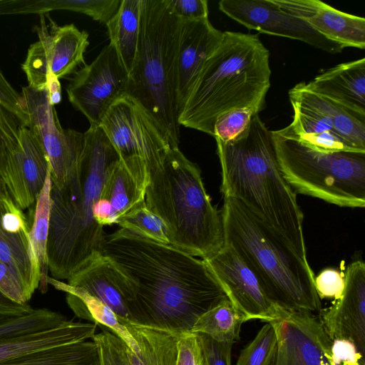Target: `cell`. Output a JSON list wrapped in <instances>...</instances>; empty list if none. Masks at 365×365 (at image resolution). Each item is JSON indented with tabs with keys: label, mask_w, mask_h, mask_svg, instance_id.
<instances>
[{
	"label": "cell",
	"mask_w": 365,
	"mask_h": 365,
	"mask_svg": "<svg viewBox=\"0 0 365 365\" xmlns=\"http://www.w3.org/2000/svg\"><path fill=\"white\" fill-rule=\"evenodd\" d=\"M0 105L12 114L23 125L29 123L28 114L24 99L8 82L0 69Z\"/></svg>",
	"instance_id": "cell-39"
},
{
	"label": "cell",
	"mask_w": 365,
	"mask_h": 365,
	"mask_svg": "<svg viewBox=\"0 0 365 365\" xmlns=\"http://www.w3.org/2000/svg\"><path fill=\"white\" fill-rule=\"evenodd\" d=\"M0 365H101L96 341H81L29 353Z\"/></svg>",
	"instance_id": "cell-29"
},
{
	"label": "cell",
	"mask_w": 365,
	"mask_h": 365,
	"mask_svg": "<svg viewBox=\"0 0 365 365\" xmlns=\"http://www.w3.org/2000/svg\"><path fill=\"white\" fill-rule=\"evenodd\" d=\"M203 260L247 321L268 322L277 317L279 306L268 297L255 274L232 247L224 244Z\"/></svg>",
	"instance_id": "cell-16"
},
{
	"label": "cell",
	"mask_w": 365,
	"mask_h": 365,
	"mask_svg": "<svg viewBox=\"0 0 365 365\" xmlns=\"http://www.w3.org/2000/svg\"><path fill=\"white\" fill-rule=\"evenodd\" d=\"M307 88L365 115V58L339 63L304 83Z\"/></svg>",
	"instance_id": "cell-21"
},
{
	"label": "cell",
	"mask_w": 365,
	"mask_h": 365,
	"mask_svg": "<svg viewBox=\"0 0 365 365\" xmlns=\"http://www.w3.org/2000/svg\"><path fill=\"white\" fill-rule=\"evenodd\" d=\"M220 10L250 30L298 40L329 53L344 48L309 24L277 6L272 0H222Z\"/></svg>",
	"instance_id": "cell-15"
},
{
	"label": "cell",
	"mask_w": 365,
	"mask_h": 365,
	"mask_svg": "<svg viewBox=\"0 0 365 365\" xmlns=\"http://www.w3.org/2000/svg\"><path fill=\"white\" fill-rule=\"evenodd\" d=\"M52 182L50 167L42 190L37 196L34 223L30 230V238L33 251L38 261L41 281L39 290L44 293L48 289V264L47 242L48 235L49 217L51 210V190Z\"/></svg>",
	"instance_id": "cell-31"
},
{
	"label": "cell",
	"mask_w": 365,
	"mask_h": 365,
	"mask_svg": "<svg viewBox=\"0 0 365 365\" xmlns=\"http://www.w3.org/2000/svg\"><path fill=\"white\" fill-rule=\"evenodd\" d=\"M67 319L46 308L34 309L21 316H0V338L46 329Z\"/></svg>",
	"instance_id": "cell-33"
},
{
	"label": "cell",
	"mask_w": 365,
	"mask_h": 365,
	"mask_svg": "<svg viewBox=\"0 0 365 365\" xmlns=\"http://www.w3.org/2000/svg\"><path fill=\"white\" fill-rule=\"evenodd\" d=\"M93 217L96 222L102 227L117 224L118 221V217L110 202L104 197H101L95 203L93 208Z\"/></svg>",
	"instance_id": "cell-45"
},
{
	"label": "cell",
	"mask_w": 365,
	"mask_h": 365,
	"mask_svg": "<svg viewBox=\"0 0 365 365\" xmlns=\"http://www.w3.org/2000/svg\"><path fill=\"white\" fill-rule=\"evenodd\" d=\"M221 214L224 244L250 267L268 297L280 307L319 315L321 299L307 259L235 198L224 196Z\"/></svg>",
	"instance_id": "cell-6"
},
{
	"label": "cell",
	"mask_w": 365,
	"mask_h": 365,
	"mask_svg": "<svg viewBox=\"0 0 365 365\" xmlns=\"http://www.w3.org/2000/svg\"><path fill=\"white\" fill-rule=\"evenodd\" d=\"M332 365H344V364H332ZM345 365H346V364H345Z\"/></svg>",
	"instance_id": "cell-48"
},
{
	"label": "cell",
	"mask_w": 365,
	"mask_h": 365,
	"mask_svg": "<svg viewBox=\"0 0 365 365\" xmlns=\"http://www.w3.org/2000/svg\"><path fill=\"white\" fill-rule=\"evenodd\" d=\"M289 101L294 111L293 120L279 130L282 133L320 151L354 150L337 134L325 115L294 98L289 97Z\"/></svg>",
	"instance_id": "cell-23"
},
{
	"label": "cell",
	"mask_w": 365,
	"mask_h": 365,
	"mask_svg": "<svg viewBox=\"0 0 365 365\" xmlns=\"http://www.w3.org/2000/svg\"><path fill=\"white\" fill-rule=\"evenodd\" d=\"M96 327L67 319L46 329L0 338V364L45 348L92 339Z\"/></svg>",
	"instance_id": "cell-22"
},
{
	"label": "cell",
	"mask_w": 365,
	"mask_h": 365,
	"mask_svg": "<svg viewBox=\"0 0 365 365\" xmlns=\"http://www.w3.org/2000/svg\"><path fill=\"white\" fill-rule=\"evenodd\" d=\"M129 331L138 345L135 353L128 348L130 365H175L181 334L135 324L127 321Z\"/></svg>",
	"instance_id": "cell-27"
},
{
	"label": "cell",
	"mask_w": 365,
	"mask_h": 365,
	"mask_svg": "<svg viewBox=\"0 0 365 365\" xmlns=\"http://www.w3.org/2000/svg\"><path fill=\"white\" fill-rule=\"evenodd\" d=\"M100 126L120 163L145 192L149 168L160 163L171 149L164 130L138 102L127 95L110 106Z\"/></svg>",
	"instance_id": "cell-9"
},
{
	"label": "cell",
	"mask_w": 365,
	"mask_h": 365,
	"mask_svg": "<svg viewBox=\"0 0 365 365\" xmlns=\"http://www.w3.org/2000/svg\"><path fill=\"white\" fill-rule=\"evenodd\" d=\"M47 283L66 293V302L77 317L109 329L125 343L130 351L134 353L138 351V345L128 328V319L119 317L81 288L70 286L49 276Z\"/></svg>",
	"instance_id": "cell-26"
},
{
	"label": "cell",
	"mask_w": 365,
	"mask_h": 365,
	"mask_svg": "<svg viewBox=\"0 0 365 365\" xmlns=\"http://www.w3.org/2000/svg\"><path fill=\"white\" fill-rule=\"evenodd\" d=\"M128 81V73L109 43L94 61L74 73L66 90L73 108L86 116L91 127H96L110 106L126 94Z\"/></svg>",
	"instance_id": "cell-13"
},
{
	"label": "cell",
	"mask_w": 365,
	"mask_h": 365,
	"mask_svg": "<svg viewBox=\"0 0 365 365\" xmlns=\"http://www.w3.org/2000/svg\"><path fill=\"white\" fill-rule=\"evenodd\" d=\"M223 32L208 18L180 21L178 48V102L180 114L207 58L220 45ZM180 116V115H179Z\"/></svg>",
	"instance_id": "cell-19"
},
{
	"label": "cell",
	"mask_w": 365,
	"mask_h": 365,
	"mask_svg": "<svg viewBox=\"0 0 365 365\" xmlns=\"http://www.w3.org/2000/svg\"><path fill=\"white\" fill-rule=\"evenodd\" d=\"M241 351L235 365H272L277 351V336L269 322Z\"/></svg>",
	"instance_id": "cell-35"
},
{
	"label": "cell",
	"mask_w": 365,
	"mask_h": 365,
	"mask_svg": "<svg viewBox=\"0 0 365 365\" xmlns=\"http://www.w3.org/2000/svg\"><path fill=\"white\" fill-rule=\"evenodd\" d=\"M141 5L142 0H121L115 14L106 24L110 44L128 74L133 69L138 51Z\"/></svg>",
	"instance_id": "cell-28"
},
{
	"label": "cell",
	"mask_w": 365,
	"mask_h": 365,
	"mask_svg": "<svg viewBox=\"0 0 365 365\" xmlns=\"http://www.w3.org/2000/svg\"><path fill=\"white\" fill-rule=\"evenodd\" d=\"M341 296L332 305L322 309L319 317L324 330L333 340L352 341L365 354V264L357 260L347 267Z\"/></svg>",
	"instance_id": "cell-18"
},
{
	"label": "cell",
	"mask_w": 365,
	"mask_h": 365,
	"mask_svg": "<svg viewBox=\"0 0 365 365\" xmlns=\"http://www.w3.org/2000/svg\"><path fill=\"white\" fill-rule=\"evenodd\" d=\"M145 202L163 223L171 246L205 259L224 245L221 210L212 204L197 165L179 148L149 168Z\"/></svg>",
	"instance_id": "cell-5"
},
{
	"label": "cell",
	"mask_w": 365,
	"mask_h": 365,
	"mask_svg": "<svg viewBox=\"0 0 365 365\" xmlns=\"http://www.w3.org/2000/svg\"><path fill=\"white\" fill-rule=\"evenodd\" d=\"M175 365H204L202 349L197 334L189 331L180 335Z\"/></svg>",
	"instance_id": "cell-42"
},
{
	"label": "cell",
	"mask_w": 365,
	"mask_h": 365,
	"mask_svg": "<svg viewBox=\"0 0 365 365\" xmlns=\"http://www.w3.org/2000/svg\"><path fill=\"white\" fill-rule=\"evenodd\" d=\"M102 329L92 338L99 347L101 365H130L125 343L109 329Z\"/></svg>",
	"instance_id": "cell-37"
},
{
	"label": "cell",
	"mask_w": 365,
	"mask_h": 365,
	"mask_svg": "<svg viewBox=\"0 0 365 365\" xmlns=\"http://www.w3.org/2000/svg\"><path fill=\"white\" fill-rule=\"evenodd\" d=\"M40 15L36 26L38 41L28 49L21 68L29 86L35 90L48 88L51 103L61 101L60 78L76 72L77 66L85 63L84 53L89 45L88 34L74 24L57 25L46 14Z\"/></svg>",
	"instance_id": "cell-10"
},
{
	"label": "cell",
	"mask_w": 365,
	"mask_h": 365,
	"mask_svg": "<svg viewBox=\"0 0 365 365\" xmlns=\"http://www.w3.org/2000/svg\"><path fill=\"white\" fill-rule=\"evenodd\" d=\"M180 20L165 0H142L138 51L126 94L138 102L179 148L178 48Z\"/></svg>",
	"instance_id": "cell-7"
},
{
	"label": "cell",
	"mask_w": 365,
	"mask_h": 365,
	"mask_svg": "<svg viewBox=\"0 0 365 365\" xmlns=\"http://www.w3.org/2000/svg\"><path fill=\"white\" fill-rule=\"evenodd\" d=\"M216 140L221 192L233 197L307 259L304 216L297 193L284 178L272 131L254 114L247 128L228 142Z\"/></svg>",
	"instance_id": "cell-2"
},
{
	"label": "cell",
	"mask_w": 365,
	"mask_h": 365,
	"mask_svg": "<svg viewBox=\"0 0 365 365\" xmlns=\"http://www.w3.org/2000/svg\"><path fill=\"white\" fill-rule=\"evenodd\" d=\"M245 322L244 314L227 298L202 314L190 332L205 334L219 342L235 344L240 339L241 327Z\"/></svg>",
	"instance_id": "cell-30"
},
{
	"label": "cell",
	"mask_w": 365,
	"mask_h": 365,
	"mask_svg": "<svg viewBox=\"0 0 365 365\" xmlns=\"http://www.w3.org/2000/svg\"><path fill=\"white\" fill-rule=\"evenodd\" d=\"M102 197L110 202L119 220L145 202V192L140 190L133 178L119 162L106 180Z\"/></svg>",
	"instance_id": "cell-32"
},
{
	"label": "cell",
	"mask_w": 365,
	"mask_h": 365,
	"mask_svg": "<svg viewBox=\"0 0 365 365\" xmlns=\"http://www.w3.org/2000/svg\"><path fill=\"white\" fill-rule=\"evenodd\" d=\"M30 230L23 210L10 197L0 202V261L11 269L31 299L39 289L41 276Z\"/></svg>",
	"instance_id": "cell-17"
},
{
	"label": "cell",
	"mask_w": 365,
	"mask_h": 365,
	"mask_svg": "<svg viewBox=\"0 0 365 365\" xmlns=\"http://www.w3.org/2000/svg\"><path fill=\"white\" fill-rule=\"evenodd\" d=\"M280 170L296 193L344 207L365 206V152H324L272 131Z\"/></svg>",
	"instance_id": "cell-8"
},
{
	"label": "cell",
	"mask_w": 365,
	"mask_h": 365,
	"mask_svg": "<svg viewBox=\"0 0 365 365\" xmlns=\"http://www.w3.org/2000/svg\"><path fill=\"white\" fill-rule=\"evenodd\" d=\"M117 225L133 235L169 245L163 223L145 202L122 217Z\"/></svg>",
	"instance_id": "cell-34"
},
{
	"label": "cell",
	"mask_w": 365,
	"mask_h": 365,
	"mask_svg": "<svg viewBox=\"0 0 365 365\" xmlns=\"http://www.w3.org/2000/svg\"><path fill=\"white\" fill-rule=\"evenodd\" d=\"M282 10L302 19L344 48H365V19L319 0H272Z\"/></svg>",
	"instance_id": "cell-20"
},
{
	"label": "cell",
	"mask_w": 365,
	"mask_h": 365,
	"mask_svg": "<svg viewBox=\"0 0 365 365\" xmlns=\"http://www.w3.org/2000/svg\"><path fill=\"white\" fill-rule=\"evenodd\" d=\"M100 253L119 279L129 321L189 332L205 312L228 298L203 259L123 229L106 235Z\"/></svg>",
	"instance_id": "cell-1"
},
{
	"label": "cell",
	"mask_w": 365,
	"mask_h": 365,
	"mask_svg": "<svg viewBox=\"0 0 365 365\" xmlns=\"http://www.w3.org/2000/svg\"><path fill=\"white\" fill-rule=\"evenodd\" d=\"M0 291L8 298L21 304L30 299L11 269L0 261Z\"/></svg>",
	"instance_id": "cell-44"
},
{
	"label": "cell",
	"mask_w": 365,
	"mask_h": 365,
	"mask_svg": "<svg viewBox=\"0 0 365 365\" xmlns=\"http://www.w3.org/2000/svg\"><path fill=\"white\" fill-rule=\"evenodd\" d=\"M269 51L257 35L224 31L205 61L179 116L181 125L212 136L221 115L264 107L270 87Z\"/></svg>",
	"instance_id": "cell-4"
},
{
	"label": "cell",
	"mask_w": 365,
	"mask_h": 365,
	"mask_svg": "<svg viewBox=\"0 0 365 365\" xmlns=\"http://www.w3.org/2000/svg\"><path fill=\"white\" fill-rule=\"evenodd\" d=\"M197 334L202 349L204 365H231L233 343L219 342L205 334Z\"/></svg>",
	"instance_id": "cell-40"
},
{
	"label": "cell",
	"mask_w": 365,
	"mask_h": 365,
	"mask_svg": "<svg viewBox=\"0 0 365 365\" xmlns=\"http://www.w3.org/2000/svg\"><path fill=\"white\" fill-rule=\"evenodd\" d=\"M331 355L334 364L365 365L364 355L348 339L331 340Z\"/></svg>",
	"instance_id": "cell-43"
},
{
	"label": "cell",
	"mask_w": 365,
	"mask_h": 365,
	"mask_svg": "<svg viewBox=\"0 0 365 365\" xmlns=\"http://www.w3.org/2000/svg\"><path fill=\"white\" fill-rule=\"evenodd\" d=\"M29 304H21L10 299L0 291V316H21L31 312Z\"/></svg>",
	"instance_id": "cell-46"
},
{
	"label": "cell",
	"mask_w": 365,
	"mask_h": 365,
	"mask_svg": "<svg viewBox=\"0 0 365 365\" xmlns=\"http://www.w3.org/2000/svg\"><path fill=\"white\" fill-rule=\"evenodd\" d=\"M314 286L321 299L326 298L336 300L344 289V274L333 268L325 269L314 277Z\"/></svg>",
	"instance_id": "cell-38"
},
{
	"label": "cell",
	"mask_w": 365,
	"mask_h": 365,
	"mask_svg": "<svg viewBox=\"0 0 365 365\" xmlns=\"http://www.w3.org/2000/svg\"><path fill=\"white\" fill-rule=\"evenodd\" d=\"M107 305L119 317L129 320L125 299L110 261L101 253L91 259L68 280Z\"/></svg>",
	"instance_id": "cell-24"
},
{
	"label": "cell",
	"mask_w": 365,
	"mask_h": 365,
	"mask_svg": "<svg viewBox=\"0 0 365 365\" xmlns=\"http://www.w3.org/2000/svg\"><path fill=\"white\" fill-rule=\"evenodd\" d=\"M269 322L277 336V351L272 365H332L331 339L319 315L279 308Z\"/></svg>",
	"instance_id": "cell-14"
},
{
	"label": "cell",
	"mask_w": 365,
	"mask_h": 365,
	"mask_svg": "<svg viewBox=\"0 0 365 365\" xmlns=\"http://www.w3.org/2000/svg\"><path fill=\"white\" fill-rule=\"evenodd\" d=\"M49 167L37 137L0 105V178L21 210L36 204Z\"/></svg>",
	"instance_id": "cell-11"
},
{
	"label": "cell",
	"mask_w": 365,
	"mask_h": 365,
	"mask_svg": "<svg viewBox=\"0 0 365 365\" xmlns=\"http://www.w3.org/2000/svg\"><path fill=\"white\" fill-rule=\"evenodd\" d=\"M289 97L322 113L331 120L337 134L351 148L365 152V115L309 90L304 82L291 88Z\"/></svg>",
	"instance_id": "cell-25"
},
{
	"label": "cell",
	"mask_w": 365,
	"mask_h": 365,
	"mask_svg": "<svg viewBox=\"0 0 365 365\" xmlns=\"http://www.w3.org/2000/svg\"><path fill=\"white\" fill-rule=\"evenodd\" d=\"M256 113H259L252 108H240L221 115L214 125L213 137L222 142L234 140L247 128Z\"/></svg>",
	"instance_id": "cell-36"
},
{
	"label": "cell",
	"mask_w": 365,
	"mask_h": 365,
	"mask_svg": "<svg viewBox=\"0 0 365 365\" xmlns=\"http://www.w3.org/2000/svg\"><path fill=\"white\" fill-rule=\"evenodd\" d=\"M84 133L77 167L61 187H51L47 256L48 271L57 280H68L100 254L103 227L93 217L104 184L119 156L101 126Z\"/></svg>",
	"instance_id": "cell-3"
},
{
	"label": "cell",
	"mask_w": 365,
	"mask_h": 365,
	"mask_svg": "<svg viewBox=\"0 0 365 365\" xmlns=\"http://www.w3.org/2000/svg\"><path fill=\"white\" fill-rule=\"evenodd\" d=\"M21 95L28 114L27 127L37 137L48 158L52 185L61 187L76 169L84 133L61 127L48 88L24 87Z\"/></svg>",
	"instance_id": "cell-12"
},
{
	"label": "cell",
	"mask_w": 365,
	"mask_h": 365,
	"mask_svg": "<svg viewBox=\"0 0 365 365\" xmlns=\"http://www.w3.org/2000/svg\"><path fill=\"white\" fill-rule=\"evenodd\" d=\"M9 197L10 196L6 187L3 180L0 178V202Z\"/></svg>",
	"instance_id": "cell-47"
},
{
	"label": "cell",
	"mask_w": 365,
	"mask_h": 365,
	"mask_svg": "<svg viewBox=\"0 0 365 365\" xmlns=\"http://www.w3.org/2000/svg\"><path fill=\"white\" fill-rule=\"evenodd\" d=\"M174 16L180 21H193L208 18L207 0H165Z\"/></svg>",
	"instance_id": "cell-41"
}]
</instances>
